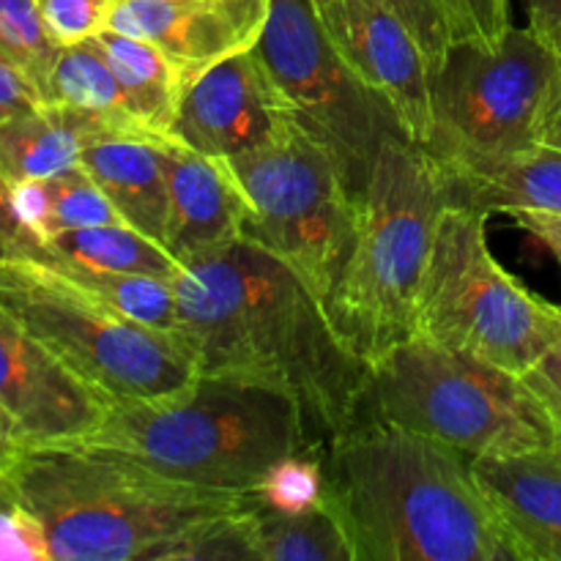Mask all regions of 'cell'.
<instances>
[{"label":"cell","mask_w":561,"mask_h":561,"mask_svg":"<svg viewBox=\"0 0 561 561\" xmlns=\"http://www.w3.org/2000/svg\"><path fill=\"white\" fill-rule=\"evenodd\" d=\"M173 288L179 343L201 376L294 394L323 453L367 420L370 365L340 337L327 305L261 244L239 239L192 261Z\"/></svg>","instance_id":"6da1fadb"},{"label":"cell","mask_w":561,"mask_h":561,"mask_svg":"<svg viewBox=\"0 0 561 561\" xmlns=\"http://www.w3.org/2000/svg\"><path fill=\"white\" fill-rule=\"evenodd\" d=\"M323 469L354 561H520L458 449L367 416Z\"/></svg>","instance_id":"7a4b0ae2"},{"label":"cell","mask_w":561,"mask_h":561,"mask_svg":"<svg viewBox=\"0 0 561 561\" xmlns=\"http://www.w3.org/2000/svg\"><path fill=\"white\" fill-rule=\"evenodd\" d=\"M3 480L42 529L49 561H162L192 529L250 504L85 442L25 444Z\"/></svg>","instance_id":"3957f363"},{"label":"cell","mask_w":561,"mask_h":561,"mask_svg":"<svg viewBox=\"0 0 561 561\" xmlns=\"http://www.w3.org/2000/svg\"><path fill=\"white\" fill-rule=\"evenodd\" d=\"M77 442L113 449L170 480L250 496L274 463L321 455L294 394L230 376H197L186 392L110 403Z\"/></svg>","instance_id":"277c9868"},{"label":"cell","mask_w":561,"mask_h":561,"mask_svg":"<svg viewBox=\"0 0 561 561\" xmlns=\"http://www.w3.org/2000/svg\"><path fill=\"white\" fill-rule=\"evenodd\" d=\"M444 201L431 153L403 131L383 137L356 203V230L327 310L340 337L370 365L414 334V307Z\"/></svg>","instance_id":"5b68a950"},{"label":"cell","mask_w":561,"mask_h":561,"mask_svg":"<svg viewBox=\"0 0 561 561\" xmlns=\"http://www.w3.org/2000/svg\"><path fill=\"white\" fill-rule=\"evenodd\" d=\"M367 416L469 458L561 447L559 425L524 378L425 334L370 359Z\"/></svg>","instance_id":"8992f818"},{"label":"cell","mask_w":561,"mask_h":561,"mask_svg":"<svg viewBox=\"0 0 561 561\" xmlns=\"http://www.w3.org/2000/svg\"><path fill=\"white\" fill-rule=\"evenodd\" d=\"M0 305L107 403L181 394L201 376L179 340L140 327L27 255H0Z\"/></svg>","instance_id":"52a82bcc"},{"label":"cell","mask_w":561,"mask_h":561,"mask_svg":"<svg viewBox=\"0 0 561 561\" xmlns=\"http://www.w3.org/2000/svg\"><path fill=\"white\" fill-rule=\"evenodd\" d=\"M485 219L447 206L414 307V334L524 376L561 334V307L493 257Z\"/></svg>","instance_id":"ba28073f"},{"label":"cell","mask_w":561,"mask_h":561,"mask_svg":"<svg viewBox=\"0 0 561 561\" xmlns=\"http://www.w3.org/2000/svg\"><path fill=\"white\" fill-rule=\"evenodd\" d=\"M225 162L244 192V239L279 257L327 305L356 230V197L334 159L294 121L268 146Z\"/></svg>","instance_id":"9c48e42d"},{"label":"cell","mask_w":561,"mask_h":561,"mask_svg":"<svg viewBox=\"0 0 561 561\" xmlns=\"http://www.w3.org/2000/svg\"><path fill=\"white\" fill-rule=\"evenodd\" d=\"M559 55L529 27H510L493 49L455 42L431 77V135L438 168L540 142Z\"/></svg>","instance_id":"30bf717a"},{"label":"cell","mask_w":561,"mask_h":561,"mask_svg":"<svg viewBox=\"0 0 561 561\" xmlns=\"http://www.w3.org/2000/svg\"><path fill=\"white\" fill-rule=\"evenodd\" d=\"M255 53L290 118L334 159L359 203L383 137L403 129L337 53L316 0H272Z\"/></svg>","instance_id":"8fae6325"},{"label":"cell","mask_w":561,"mask_h":561,"mask_svg":"<svg viewBox=\"0 0 561 561\" xmlns=\"http://www.w3.org/2000/svg\"><path fill=\"white\" fill-rule=\"evenodd\" d=\"M318 14L367 91L387 104L409 140L425 146L433 66L411 27L378 0H323Z\"/></svg>","instance_id":"7c38bea8"},{"label":"cell","mask_w":561,"mask_h":561,"mask_svg":"<svg viewBox=\"0 0 561 561\" xmlns=\"http://www.w3.org/2000/svg\"><path fill=\"white\" fill-rule=\"evenodd\" d=\"M294 124L255 49L203 71L181 93L170 137L203 157L230 159L277 140Z\"/></svg>","instance_id":"4fadbf2b"},{"label":"cell","mask_w":561,"mask_h":561,"mask_svg":"<svg viewBox=\"0 0 561 561\" xmlns=\"http://www.w3.org/2000/svg\"><path fill=\"white\" fill-rule=\"evenodd\" d=\"M107 405L0 305V411L20 427L25 444L85 438Z\"/></svg>","instance_id":"5bb4252c"},{"label":"cell","mask_w":561,"mask_h":561,"mask_svg":"<svg viewBox=\"0 0 561 561\" xmlns=\"http://www.w3.org/2000/svg\"><path fill=\"white\" fill-rule=\"evenodd\" d=\"M272 0H118L110 31L142 38L168 55L181 85L257 47Z\"/></svg>","instance_id":"9a60e30c"},{"label":"cell","mask_w":561,"mask_h":561,"mask_svg":"<svg viewBox=\"0 0 561 561\" xmlns=\"http://www.w3.org/2000/svg\"><path fill=\"white\" fill-rule=\"evenodd\" d=\"M159 151L168 179L164 250L190 266L244 239L247 201L228 162L203 157L173 137H159Z\"/></svg>","instance_id":"2e32d148"},{"label":"cell","mask_w":561,"mask_h":561,"mask_svg":"<svg viewBox=\"0 0 561 561\" xmlns=\"http://www.w3.org/2000/svg\"><path fill=\"white\" fill-rule=\"evenodd\" d=\"M520 561H561V447L471 458Z\"/></svg>","instance_id":"e0dca14e"},{"label":"cell","mask_w":561,"mask_h":561,"mask_svg":"<svg viewBox=\"0 0 561 561\" xmlns=\"http://www.w3.org/2000/svg\"><path fill=\"white\" fill-rule=\"evenodd\" d=\"M438 168V164H436ZM447 206L491 217L526 211L561 214V151L531 142L518 151L438 168Z\"/></svg>","instance_id":"ac0fdd59"},{"label":"cell","mask_w":561,"mask_h":561,"mask_svg":"<svg viewBox=\"0 0 561 561\" xmlns=\"http://www.w3.org/2000/svg\"><path fill=\"white\" fill-rule=\"evenodd\" d=\"M80 164L102 186L126 225L164 247L168 179L157 135L142 129H99L88 135Z\"/></svg>","instance_id":"d6986e66"},{"label":"cell","mask_w":561,"mask_h":561,"mask_svg":"<svg viewBox=\"0 0 561 561\" xmlns=\"http://www.w3.org/2000/svg\"><path fill=\"white\" fill-rule=\"evenodd\" d=\"M113 126L58 104H38L0 121V173L11 186L44 181L80 164L88 135Z\"/></svg>","instance_id":"ffe728a7"},{"label":"cell","mask_w":561,"mask_h":561,"mask_svg":"<svg viewBox=\"0 0 561 561\" xmlns=\"http://www.w3.org/2000/svg\"><path fill=\"white\" fill-rule=\"evenodd\" d=\"M96 38L118 77L131 121L148 135L170 137L184 85L168 55L142 38L124 36L110 27Z\"/></svg>","instance_id":"44dd1931"},{"label":"cell","mask_w":561,"mask_h":561,"mask_svg":"<svg viewBox=\"0 0 561 561\" xmlns=\"http://www.w3.org/2000/svg\"><path fill=\"white\" fill-rule=\"evenodd\" d=\"M241 518L255 561H354L348 535L329 499L305 513H279L250 499Z\"/></svg>","instance_id":"7402d4cb"},{"label":"cell","mask_w":561,"mask_h":561,"mask_svg":"<svg viewBox=\"0 0 561 561\" xmlns=\"http://www.w3.org/2000/svg\"><path fill=\"white\" fill-rule=\"evenodd\" d=\"M27 257L75 263V266L102 268V272L146 274V277L170 279V283L184 274V266L157 239L126 222L69 230V233L44 241L36 255Z\"/></svg>","instance_id":"603a6c76"},{"label":"cell","mask_w":561,"mask_h":561,"mask_svg":"<svg viewBox=\"0 0 561 561\" xmlns=\"http://www.w3.org/2000/svg\"><path fill=\"white\" fill-rule=\"evenodd\" d=\"M14 206L38 244L69 230L124 222L102 186L85 173L82 164L64 170L53 179L16 184Z\"/></svg>","instance_id":"cb8c5ba5"},{"label":"cell","mask_w":561,"mask_h":561,"mask_svg":"<svg viewBox=\"0 0 561 561\" xmlns=\"http://www.w3.org/2000/svg\"><path fill=\"white\" fill-rule=\"evenodd\" d=\"M44 102L75 110V113L102 121L113 129H140L126 110L118 77H115L99 38L60 47L53 71H49Z\"/></svg>","instance_id":"d4e9b609"},{"label":"cell","mask_w":561,"mask_h":561,"mask_svg":"<svg viewBox=\"0 0 561 561\" xmlns=\"http://www.w3.org/2000/svg\"><path fill=\"white\" fill-rule=\"evenodd\" d=\"M42 263H47L53 272H58L60 277L69 279L80 290L96 296L99 301H104L118 316L179 340V299H175V288L170 279L146 277V274L102 272V268L75 266V263L60 261Z\"/></svg>","instance_id":"484cf974"},{"label":"cell","mask_w":561,"mask_h":561,"mask_svg":"<svg viewBox=\"0 0 561 561\" xmlns=\"http://www.w3.org/2000/svg\"><path fill=\"white\" fill-rule=\"evenodd\" d=\"M58 53L60 47L49 36L36 0H0V55L25 71L42 99Z\"/></svg>","instance_id":"4316f807"},{"label":"cell","mask_w":561,"mask_h":561,"mask_svg":"<svg viewBox=\"0 0 561 561\" xmlns=\"http://www.w3.org/2000/svg\"><path fill=\"white\" fill-rule=\"evenodd\" d=\"M252 502L279 513H305L329 499L327 469L321 455H290L268 469L261 485L250 493Z\"/></svg>","instance_id":"83f0119b"},{"label":"cell","mask_w":561,"mask_h":561,"mask_svg":"<svg viewBox=\"0 0 561 561\" xmlns=\"http://www.w3.org/2000/svg\"><path fill=\"white\" fill-rule=\"evenodd\" d=\"M455 42H471L480 47H499L504 33L513 27L510 0H438Z\"/></svg>","instance_id":"f1b7e54d"},{"label":"cell","mask_w":561,"mask_h":561,"mask_svg":"<svg viewBox=\"0 0 561 561\" xmlns=\"http://www.w3.org/2000/svg\"><path fill=\"white\" fill-rule=\"evenodd\" d=\"M36 3L55 44L69 47L107 31L118 0H36Z\"/></svg>","instance_id":"f546056e"},{"label":"cell","mask_w":561,"mask_h":561,"mask_svg":"<svg viewBox=\"0 0 561 561\" xmlns=\"http://www.w3.org/2000/svg\"><path fill=\"white\" fill-rule=\"evenodd\" d=\"M49 561L47 542L36 520L16 504L0 471V561Z\"/></svg>","instance_id":"4dcf8cb0"},{"label":"cell","mask_w":561,"mask_h":561,"mask_svg":"<svg viewBox=\"0 0 561 561\" xmlns=\"http://www.w3.org/2000/svg\"><path fill=\"white\" fill-rule=\"evenodd\" d=\"M378 3L394 11L411 27L420 47L425 49L433 71H436L447 49L453 47V36H449L447 20H444L438 0H378Z\"/></svg>","instance_id":"1f68e13d"},{"label":"cell","mask_w":561,"mask_h":561,"mask_svg":"<svg viewBox=\"0 0 561 561\" xmlns=\"http://www.w3.org/2000/svg\"><path fill=\"white\" fill-rule=\"evenodd\" d=\"M520 378L561 431V334Z\"/></svg>","instance_id":"d6a6232c"},{"label":"cell","mask_w":561,"mask_h":561,"mask_svg":"<svg viewBox=\"0 0 561 561\" xmlns=\"http://www.w3.org/2000/svg\"><path fill=\"white\" fill-rule=\"evenodd\" d=\"M38 247V239L16 214L14 186L0 173V255H36Z\"/></svg>","instance_id":"836d02e7"},{"label":"cell","mask_w":561,"mask_h":561,"mask_svg":"<svg viewBox=\"0 0 561 561\" xmlns=\"http://www.w3.org/2000/svg\"><path fill=\"white\" fill-rule=\"evenodd\" d=\"M38 104H44L38 88L27 80L20 66H14L5 55H0V121L22 113V110L38 107Z\"/></svg>","instance_id":"e575fe53"},{"label":"cell","mask_w":561,"mask_h":561,"mask_svg":"<svg viewBox=\"0 0 561 561\" xmlns=\"http://www.w3.org/2000/svg\"><path fill=\"white\" fill-rule=\"evenodd\" d=\"M529 31L561 55V0H524Z\"/></svg>","instance_id":"d590c367"},{"label":"cell","mask_w":561,"mask_h":561,"mask_svg":"<svg viewBox=\"0 0 561 561\" xmlns=\"http://www.w3.org/2000/svg\"><path fill=\"white\" fill-rule=\"evenodd\" d=\"M518 225L529 230L561 266V214H540V211H526L518 214Z\"/></svg>","instance_id":"8d00e7d4"},{"label":"cell","mask_w":561,"mask_h":561,"mask_svg":"<svg viewBox=\"0 0 561 561\" xmlns=\"http://www.w3.org/2000/svg\"><path fill=\"white\" fill-rule=\"evenodd\" d=\"M540 142H548V146L559 148L561 151V55H559L557 75H553V82H551V93H548L546 113H542Z\"/></svg>","instance_id":"74e56055"},{"label":"cell","mask_w":561,"mask_h":561,"mask_svg":"<svg viewBox=\"0 0 561 561\" xmlns=\"http://www.w3.org/2000/svg\"><path fill=\"white\" fill-rule=\"evenodd\" d=\"M22 447H25V438H22L20 427L0 411V471H5L14 463L16 455L22 453Z\"/></svg>","instance_id":"f35d334b"},{"label":"cell","mask_w":561,"mask_h":561,"mask_svg":"<svg viewBox=\"0 0 561 561\" xmlns=\"http://www.w3.org/2000/svg\"><path fill=\"white\" fill-rule=\"evenodd\" d=\"M323 3V0H316V5H321Z\"/></svg>","instance_id":"ab89813d"}]
</instances>
